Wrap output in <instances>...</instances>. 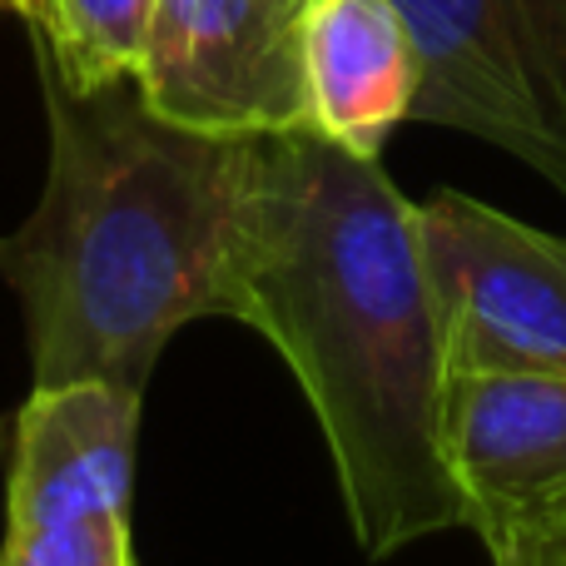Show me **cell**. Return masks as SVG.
Here are the masks:
<instances>
[{"label": "cell", "instance_id": "1", "mask_svg": "<svg viewBox=\"0 0 566 566\" xmlns=\"http://www.w3.org/2000/svg\"><path fill=\"white\" fill-rule=\"evenodd\" d=\"M229 318L293 368L368 557L462 527L442 452L452 373L418 205L378 159L318 129L259 139Z\"/></svg>", "mask_w": 566, "mask_h": 566}, {"label": "cell", "instance_id": "2", "mask_svg": "<svg viewBox=\"0 0 566 566\" xmlns=\"http://www.w3.org/2000/svg\"><path fill=\"white\" fill-rule=\"evenodd\" d=\"M50 119L40 205L0 239L35 382L145 392L185 323L229 313L259 139L169 125L135 80L75 90L35 55Z\"/></svg>", "mask_w": 566, "mask_h": 566}, {"label": "cell", "instance_id": "3", "mask_svg": "<svg viewBox=\"0 0 566 566\" xmlns=\"http://www.w3.org/2000/svg\"><path fill=\"white\" fill-rule=\"evenodd\" d=\"M418 45L412 119L507 149L566 195V0H392Z\"/></svg>", "mask_w": 566, "mask_h": 566}, {"label": "cell", "instance_id": "4", "mask_svg": "<svg viewBox=\"0 0 566 566\" xmlns=\"http://www.w3.org/2000/svg\"><path fill=\"white\" fill-rule=\"evenodd\" d=\"M448 373H566V239L438 189L418 205Z\"/></svg>", "mask_w": 566, "mask_h": 566}, {"label": "cell", "instance_id": "5", "mask_svg": "<svg viewBox=\"0 0 566 566\" xmlns=\"http://www.w3.org/2000/svg\"><path fill=\"white\" fill-rule=\"evenodd\" d=\"M442 452L492 566L566 552V373H452Z\"/></svg>", "mask_w": 566, "mask_h": 566}, {"label": "cell", "instance_id": "6", "mask_svg": "<svg viewBox=\"0 0 566 566\" xmlns=\"http://www.w3.org/2000/svg\"><path fill=\"white\" fill-rule=\"evenodd\" d=\"M135 85L159 119L199 135L308 129L303 0H155Z\"/></svg>", "mask_w": 566, "mask_h": 566}, {"label": "cell", "instance_id": "7", "mask_svg": "<svg viewBox=\"0 0 566 566\" xmlns=\"http://www.w3.org/2000/svg\"><path fill=\"white\" fill-rule=\"evenodd\" d=\"M139 398L119 382H35L10 428L6 532L99 512L129 517Z\"/></svg>", "mask_w": 566, "mask_h": 566}, {"label": "cell", "instance_id": "8", "mask_svg": "<svg viewBox=\"0 0 566 566\" xmlns=\"http://www.w3.org/2000/svg\"><path fill=\"white\" fill-rule=\"evenodd\" d=\"M418 45L392 0H303L308 129L378 159L418 105Z\"/></svg>", "mask_w": 566, "mask_h": 566}, {"label": "cell", "instance_id": "9", "mask_svg": "<svg viewBox=\"0 0 566 566\" xmlns=\"http://www.w3.org/2000/svg\"><path fill=\"white\" fill-rule=\"evenodd\" d=\"M155 0H50V20L30 30L35 55L75 90H105L135 80L145 55Z\"/></svg>", "mask_w": 566, "mask_h": 566}, {"label": "cell", "instance_id": "10", "mask_svg": "<svg viewBox=\"0 0 566 566\" xmlns=\"http://www.w3.org/2000/svg\"><path fill=\"white\" fill-rule=\"evenodd\" d=\"M0 566H139L129 517L99 512V517L45 522V527L6 532Z\"/></svg>", "mask_w": 566, "mask_h": 566}, {"label": "cell", "instance_id": "11", "mask_svg": "<svg viewBox=\"0 0 566 566\" xmlns=\"http://www.w3.org/2000/svg\"><path fill=\"white\" fill-rule=\"evenodd\" d=\"M0 15L25 20V30H40L50 20V0H0Z\"/></svg>", "mask_w": 566, "mask_h": 566}, {"label": "cell", "instance_id": "12", "mask_svg": "<svg viewBox=\"0 0 566 566\" xmlns=\"http://www.w3.org/2000/svg\"><path fill=\"white\" fill-rule=\"evenodd\" d=\"M557 566H566V552H562V562H557Z\"/></svg>", "mask_w": 566, "mask_h": 566}]
</instances>
